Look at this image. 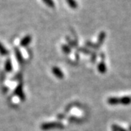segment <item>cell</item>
<instances>
[{
    "mask_svg": "<svg viewBox=\"0 0 131 131\" xmlns=\"http://www.w3.org/2000/svg\"><path fill=\"white\" fill-rule=\"evenodd\" d=\"M63 125L59 123V122H46L42 124L41 128L42 130H50V129H53V128H63Z\"/></svg>",
    "mask_w": 131,
    "mask_h": 131,
    "instance_id": "cell-1",
    "label": "cell"
},
{
    "mask_svg": "<svg viewBox=\"0 0 131 131\" xmlns=\"http://www.w3.org/2000/svg\"><path fill=\"white\" fill-rule=\"evenodd\" d=\"M52 73L54 74L55 76H56L58 78H59V79H62L63 77V72L61 71V70L59 69V68H58V67H53L52 68Z\"/></svg>",
    "mask_w": 131,
    "mask_h": 131,
    "instance_id": "cell-2",
    "label": "cell"
},
{
    "mask_svg": "<svg viewBox=\"0 0 131 131\" xmlns=\"http://www.w3.org/2000/svg\"><path fill=\"white\" fill-rule=\"evenodd\" d=\"M31 36L27 35V36H26V37L20 41V45H21L22 47H26L27 45H28V44L31 42Z\"/></svg>",
    "mask_w": 131,
    "mask_h": 131,
    "instance_id": "cell-3",
    "label": "cell"
},
{
    "mask_svg": "<svg viewBox=\"0 0 131 131\" xmlns=\"http://www.w3.org/2000/svg\"><path fill=\"white\" fill-rule=\"evenodd\" d=\"M119 103H122L124 105H127L131 103V98L130 97H122L121 98H119Z\"/></svg>",
    "mask_w": 131,
    "mask_h": 131,
    "instance_id": "cell-4",
    "label": "cell"
},
{
    "mask_svg": "<svg viewBox=\"0 0 131 131\" xmlns=\"http://www.w3.org/2000/svg\"><path fill=\"white\" fill-rule=\"evenodd\" d=\"M15 93L16 95H18L19 97L21 98L22 100H24V98H25V97H24V93H23V91H22V86H21V85H19L18 87L16 88Z\"/></svg>",
    "mask_w": 131,
    "mask_h": 131,
    "instance_id": "cell-5",
    "label": "cell"
},
{
    "mask_svg": "<svg viewBox=\"0 0 131 131\" xmlns=\"http://www.w3.org/2000/svg\"><path fill=\"white\" fill-rule=\"evenodd\" d=\"M68 5H69V7H71L72 9H76L78 7V5H77V2L76 0H66Z\"/></svg>",
    "mask_w": 131,
    "mask_h": 131,
    "instance_id": "cell-6",
    "label": "cell"
},
{
    "mask_svg": "<svg viewBox=\"0 0 131 131\" xmlns=\"http://www.w3.org/2000/svg\"><path fill=\"white\" fill-rule=\"evenodd\" d=\"M12 69H13V66H12V62L11 61L8 59L7 62H6V63H5V69L7 71H12Z\"/></svg>",
    "mask_w": 131,
    "mask_h": 131,
    "instance_id": "cell-7",
    "label": "cell"
},
{
    "mask_svg": "<svg viewBox=\"0 0 131 131\" xmlns=\"http://www.w3.org/2000/svg\"><path fill=\"white\" fill-rule=\"evenodd\" d=\"M0 54L2 56H7L8 54V51L4 47V45L0 42Z\"/></svg>",
    "mask_w": 131,
    "mask_h": 131,
    "instance_id": "cell-8",
    "label": "cell"
},
{
    "mask_svg": "<svg viewBox=\"0 0 131 131\" xmlns=\"http://www.w3.org/2000/svg\"><path fill=\"white\" fill-rule=\"evenodd\" d=\"M15 54H16V58L18 59V61H19V63H22L23 62V58H22L20 52L19 51L18 48H15Z\"/></svg>",
    "mask_w": 131,
    "mask_h": 131,
    "instance_id": "cell-9",
    "label": "cell"
},
{
    "mask_svg": "<svg viewBox=\"0 0 131 131\" xmlns=\"http://www.w3.org/2000/svg\"><path fill=\"white\" fill-rule=\"evenodd\" d=\"M42 1L45 3V5H47L50 7H55V3H54L53 0H42Z\"/></svg>",
    "mask_w": 131,
    "mask_h": 131,
    "instance_id": "cell-10",
    "label": "cell"
},
{
    "mask_svg": "<svg viewBox=\"0 0 131 131\" xmlns=\"http://www.w3.org/2000/svg\"><path fill=\"white\" fill-rule=\"evenodd\" d=\"M98 70L100 71L101 73H104L106 71V66L103 63H101L100 65L98 66Z\"/></svg>",
    "mask_w": 131,
    "mask_h": 131,
    "instance_id": "cell-11",
    "label": "cell"
},
{
    "mask_svg": "<svg viewBox=\"0 0 131 131\" xmlns=\"http://www.w3.org/2000/svg\"><path fill=\"white\" fill-rule=\"evenodd\" d=\"M62 48H63V50L66 53H69L70 52V48L68 47L67 45H63Z\"/></svg>",
    "mask_w": 131,
    "mask_h": 131,
    "instance_id": "cell-12",
    "label": "cell"
},
{
    "mask_svg": "<svg viewBox=\"0 0 131 131\" xmlns=\"http://www.w3.org/2000/svg\"><path fill=\"white\" fill-rule=\"evenodd\" d=\"M113 128L115 130V131H126L125 130H124L123 128H122L121 127H118L117 125H114Z\"/></svg>",
    "mask_w": 131,
    "mask_h": 131,
    "instance_id": "cell-13",
    "label": "cell"
},
{
    "mask_svg": "<svg viewBox=\"0 0 131 131\" xmlns=\"http://www.w3.org/2000/svg\"><path fill=\"white\" fill-rule=\"evenodd\" d=\"M130 131H131V127H130Z\"/></svg>",
    "mask_w": 131,
    "mask_h": 131,
    "instance_id": "cell-14",
    "label": "cell"
}]
</instances>
